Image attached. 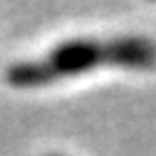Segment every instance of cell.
<instances>
[{"instance_id": "cell-1", "label": "cell", "mask_w": 156, "mask_h": 156, "mask_svg": "<svg viewBox=\"0 0 156 156\" xmlns=\"http://www.w3.org/2000/svg\"><path fill=\"white\" fill-rule=\"evenodd\" d=\"M99 66L152 70L156 66V44L144 36H120L110 40L74 38L53 47L44 57L9 66L4 78L15 89H38L61 78L87 74Z\"/></svg>"}]
</instances>
